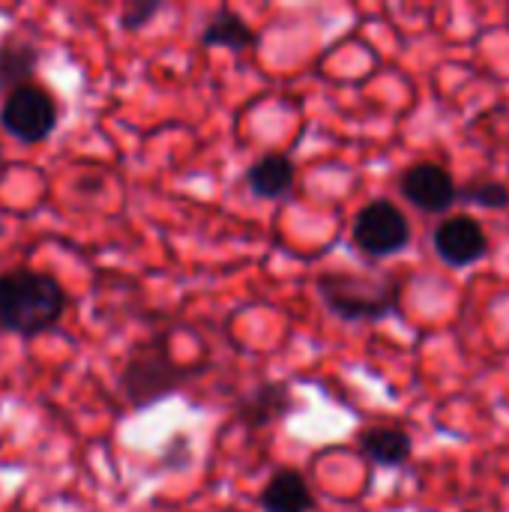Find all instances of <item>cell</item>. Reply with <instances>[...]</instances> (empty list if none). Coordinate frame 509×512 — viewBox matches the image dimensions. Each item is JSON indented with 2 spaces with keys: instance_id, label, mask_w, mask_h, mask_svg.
<instances>
[{
  "instance_id": "1",
  "label": "cell",
  "mask_w": 509,
  "mask_h": 512,
  "mask_svg": "<svg viewBox=\"0 0 509 512\" xmlns=\"http://www.w3.org/2000/svg\"><path fill=\"white\" fill-rule=\"evenodd\" d=\"M63 285L42 270L15 267L0 273V336H42L66 315Z\"/></svg>"
},
{
  "instance_id": "2",
  "label": "cell",
  "mask_w": 509,
  "mask_h": 512,
  "mask_svg": "<svg viewBox=\"0 0 509 512\" xmlns=\"http://www.w3.org/2000/svg\"><path fill=\"white\" fill-rule=\"evenodd\" d=\"M201 372V366H183L177 363L168 348L165 339H156L150 345L135 348L123 369H120V396L129 402L132 411H144L153 408L156 402L180 393L189 378H195Z\"/></svg>"
},
{
  "instance_id": "3",
  "label": "cell",
  "mask_w": 509,
  "mask_h": 512,
  "mask_svg": "<svg viewBox=\"0 0 509 512\" xmlns=\"http://www.w3.org/2000/svg\"><path fill=\"white\" fill-rule=\"evenodd\" d=\"M315 288L324 306L342 321H381L399 309L402 282L360 273H321Z\"/></svg>"
},
{
  "instance_id": "4",
  "label": "cell",
  "mask_w": 509,
  "mask_h": 512,
  "mask_svg": "<svg viewBox=\"0 0 509 512\" xmlns=\"http://www.w3.org/2000/svg\"><path fill=\"white\" fill-rule=\"evenodd\" d=\"M57 99L42 84H24L3 96L0 129L21 144H39L57 129Z\"/></svg>"
},
{
  "instance_id": "5",
  "label": "cell",
  "mask_w": 509,
  "mask_h": 512,
  "mask_svg": "<svg viewBox=\"0 0 509 512\" xmlns=\"http://www.w3.org/2000/svg\"><path fill=\"white\" fill-rule=\"evenodd\" d=\"M351 240L360 252H366L372 258H390V255H399L402 249H408L411 222L393 201L375 198L354 216Z\"/></svg>"
},
{
  "instance_id": "6",
  "label": "cell",
  "mask_w": 509,
  "mask_h": 512,
  "mask_svg": "<svg viewBox=\"0 0 509 512\" xmlns=\"http://www.w3.org/2000/svg\"><path fill=\"white\" fill-rule=\"evenodd\" d=\"M432 246H435L438 258L450 267H471L489 255L486 228L468 213L441 219L432 234Z\"/></svg>"
},
{
  "instance_id": "7",
  "label": "cell",
  "mask_w": 509,
  "mask_h": 512,
  "mask_svg": "<svg viewBox=\"0 0 509 512\" xmlns=\"http://www.w3.org/2000/svg\"><path fill=\"white\" fill-rule=\"evenodd\" d=\"M456 186L459 183L453 180V174L435 162H417L399 177L402 198L423 213H447L456 204Z\"/></svg>"
},
{
  "instance_id": "8",
  "label": "cell",
  "mask_w": 509,
  "mask_h": 512,
  "mask_svg": "<svg viewBox=\"0 0 509 512\" xmlns=\"http://www.w3.org/2000/svg\"><path fill=\"white\" fill-rule=\"evenodd\" d=\"M297 408H300V402L294 399V393L285 381H264L237 402L234 414L249 432H258V429H267V426L285 420Z\"/></svg>"
},
{
  "instance_id": "9",
  "label": "cell",
  "mask_w": 509,
  "mask_h": 512,
  "mask_svg": "<svg viewBox=\"0 0 509 512\" xmlns=\"http://www.w3.org/2000/svg\"><path fill=\"white\" fill-rule=\"evenodd\" d=\"M258 504L264 512H312L315 495L297 468H276L261 489Z\"/></svg>"
},
{
  "instance_id": "10",
  "label": "cell",
  "mask_w": 509,
  "mask_h": 512,
  "mask_svg": "<svg viewBox=\"0 0 509 512\" xmlns=\"http://www.w3.org/2000/svg\"><path fill=\"white\" fill-rule=\"evenodd\" d=\"M297 168L285 153H264L246 168V186L255 198L279 201L294 189Z\"/></svg>"
},
{
  "instance_id": "11",
  "label": "cell",
  "mask_w": 509,
  "mask_h": 512,
  "mask_svg": "<svg viewBox=\"0 0 509 512\" xmlns=\"http://www.w3.org/2000/svg\"><path fill=\"white\" fill-rule=\"evenodd\" d=\"M357 447L372 465H381V468H402V465H408V459L414 453L411 435L402 429H393V426L363 429L357 435Z\"/></svg>"
},
{
  "instance_id": "12",
  "label": "cell",
  "mask_w": 509,
  "mask_h": 512,
  "mask_svg": "<svg viewBox=\"0 0 509 512\" xmlns=\"http://www.w3.org/2000/svg\"><path fill=\"white\" fill-rule=\"evenodd\" d=\"M39 48L21 36H3L0 39V93H12L15 87L33 84L39 69Z\"/></svg>"
},
{
  "instance_id": "13",
  "label": "cell",
  "mask_w": 509,
  "mask_h": 512,
  "mask_svg": "<svg viewBox=\"0 0 509 512\" xmlns=\"http://www.w3.org/2000/svg\"><path fill=\"white\" fill-rule=\"evenodd\" d=\"M255 42H258V33L231 6H219L210 15V21L204 24V33H201V45L228 48V51H249Z\"/></svg>"
},
{
  "instance_id": "14",
  "label": "cell",
  "mask_w": 509,
  "mask_h": 512,
  "mask_svg": "<svg viewBox=\"0 0 509 512\" xmlns=\"http://www.w3.org/2000/svg\"><path fill=\"white\" fill-rule=\"evenodd\" d=\"M456 201L474 204L483 210H507L509 207V186L492 177H477L462 186H456Z\"/></svg>"
},
{
  "instance_id": "15",
  "label": "cell",
  "mask_w": 509,
  "mask_h": 512,
  "mask_svg": "<svg viewBox=\"0 0 509 512\" xmlns=\"http://www.w3.org/2000/svg\"><path fill=\"white\" fill-rule=\"evenodd\" d=\"M159 12H162V0H132L120 12V30L135 33V30L147 27Z\"/></svg>"
},
{
  "instance_id": "16",
  "label": "cell",
  "mask_w": 509,
  "mask_h": 512,
  "mask_svg": "<svg viewBox=\"0 0 509 512\" xmlns=\"http://www.w3.org/2000/svg\"><path fill=\"white\" fill-rule=\"evenodd\" d=\"M189 456H192L189 438H186V435H174L171 444H168L165 453H162V465L171 468V471H177V468H186V465H189Z\"/></svg>"
}]
</instances>
